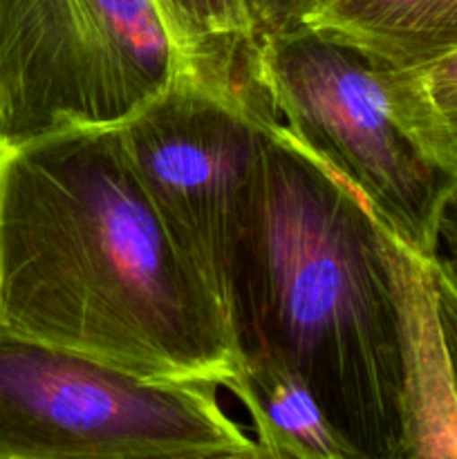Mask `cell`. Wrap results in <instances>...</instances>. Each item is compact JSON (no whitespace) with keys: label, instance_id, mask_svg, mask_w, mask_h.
I'll return each mask as SVG.
<instances>
[{"label":"cell","instance_id":"obj_1","mask_svg":"<svg viewBox=\"0 0 457 459\" xmlns=\"http://www.w3.org/2000/svg\"><path fill=\"white\" fill-rule=\"evenodd\" d=\"M0 332L227 388V312L166 233L119 126L0 139Z\"/></svg>","mask_w":457,"mask_h":459},{"label":"cell","instance_id":"obj_7","mask_svg":"<svg viewBox=\"0 0 457 459\" xmlns=\"http://www.w3.org/2000/svg\"><path fill=\"white\" fill-rule=\"evenodd\" d=\"M403 459L457 457V381L439 321L433 260L403 245L399 258Z\"/></svg>","mask_w":457,"mask_h":459},{"label":"cell","instance_id":"obj_11","mask_svg":"<svg viewBox=\"0 0 457 459\" xmlns=\"http://www.w3.org/2000/svg\"><path fill=\"white\" fill-rule=\"evenodd\" d=\"M390 103L433 164L457 178V48L410 67H384Z\"/></svg>","mask_w":457,"mask_h":459},{"label":"cell","instance_id":"obj_2","mask_svg":"<svg viewBox=\"0 0 457 459\" xmlns=\"http://www.w3.org/2000/svg\"><path fill=\"white\" fill-rule=\"evenodd\" d=\"M399 240L285 126L269 128L228 290L237 354L294 370L349 455L403 459Z\"/></svg>","mask_w":457,"mask_h":459},{"label":"cell","instance_id":"obj_12","mask_svg":"<svg viewBox=\"0 0 457 459\" xmlns=\"http://www.w3.org/2000/svg\"><path fill=\"white\" fill-rule=\"evenodd\" d=\"M260 45L273 36L287 34L307 25L323 0H245Z\"/></svg>","mask_w":457,"mask_h":459},{"label":"cell","instance_id":"obj_5","mask_svg":"<svg viewBox=\"0 0 457 459\" xmlns=\"http://www.w3.org/2000/svg\"><path fill=\"white\" fill-rule=\"evenodd\" d=\"M177 70L155 0H0V139L119 126Z\"/></svg>","mask_w":457,"mask_h":459},{"label":"cell","instance_id":"obj_4","mask_svg":"<svg viewBox=\"0 0 457 459\" xmlns=\"http://www.w3.org/2000/svg\"><path fill=\"white\" fill-rule=\"evenodd\" d=\"M263 65L282 126L357 188L399 240L430 258L439 209L457 178L433 164L406 133L379 63L303 25L269 39Z\"/></svg>","mask_w":457,"mask_h":459},{"label":"cell","instance_id":"obj_9","mask_svg":"<svg viewBox=\"0 0 457 459\" xmlns=\"http://www.w3.org/2000/svg\"><path fill=\"white\" fill-rule=\"evenodd\" d=\"M227 390L249 411L263 459H352L309 385L285 363L245 354Z\"/></svg>","mask_w":457,"mask_h":459},{"label":"cell","instance_id":"obj_10","mask_svg":"<svg viewBox=\"0 0 457 459\" xmlns=\"http://www.w3.org/2000/svg\"><path fill=\"white\" fill-rule=\"evenodd\" d=\"M307 25L384 67H410L457 48V0H323Z\"/></svg>","mask_w":457,"mask_h":459},{"label":"cell","instance_id":"obj_8","mask_svg":"<svg viewBox=\"0 0 457 459\" xmlns=\"http://www.w3.org/2000/svg\"><path fill=\"white\" fill-rule=\"evenodd\" d=\"M155 4L179 70L260 119L280 121L264 79L263 45L245 0H155Z\"/></svg>","mask_w":457,"mask_h":459},{"label":"cell","instance_id":"obj_6","mask_svg":"<svg viewBox=\"0 0 457 459\" xmlns=\"http://www.w3.org/2000/svg\"><path fill=\"white\" fill-rule=\"evenodd\" d=\"M273 124L182 70L119 124L166 233L227 316L246 197Z\"/></svg>","mask_w":457,"mask_h":459},{"label":"cell","instance_id":"obj_13","mask_svg":"<svg viewBox=\"0 0 457 459\" xmlns=\"http://www.w3.org/2000/svg\"><path fill=\"white\" fill-rule=\"evenodd\" d=\"M433 263L457 285V179L448 188L437 215Z\"/></svg>","mask_w":457,"mask_h":459},{"label":"cell","instance_id":"obj_3","mask_svg":"<svg viewBox=\"0 0 457 459\" xmlns=\"http://www.w3.org/2000/svg\"><path fill=\"white\" fill-rule=\"evenodd\" d=\"M263 459L218 385L0 332V459Z\"/></svg>","mask_w":457,"mask_h":459},{"label":"cell","instance_id":"obj_14","mask_svg":"<svg viewBox=\"0 0 457 459\" xmlns=\"http://www.w3.org/2000/svg\"><path fill=\"white\" fill-rule=\"evenodd\" d=\"M433 278H435V294H437L439 321H442L444 339H446L453 372H455V381H457V285L435 263H433Z\"/></svg>","mask_w":457,"mask_h":459}]
</instances>
